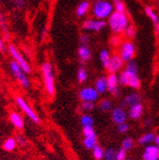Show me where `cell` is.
<instances>
[{
  "instance_id": "cell-1",
  "label": "cell",
  "mask_w": 159,
  "mask_h": 160,
  "mask_svg": "<svg viewBox=\"0 0 159 160\" xmlns=\"http://www.w3.org/2000/svg\"><path fill=\"white\" fill-rule=\"evenodd\" d=\"M108 19H109L108 24L111 30L117 34L124 32L127 27L130 25L129 17L126 14V12H113Z\"/></svg>"
},
{
  "instance_id": "cell-2",
  "label": "cell",
  "mask_w": 159,
  "mask_h": 160,
  "mask_svg": "<svg viewBox=\"0 0 159 160\" xmlns=\"http://www.w3.org/2000/svg\"><path fill=\"white\" fill-rule=\"evenodd\" d=\"M114 12L113 4L111 0H95L92 7V13L96 19L104 20L109 18Z\"/></svg>"
},
{
  "instance_id": "cell-3",
  "label": "cell",
  "mask_w": 159,
  "mask_h": 160,
  "mask_svg": "<svg viewBox=\"0 0 159 160\" xmlns=\"http://www.w3.org/2000/svg\"><path fill=\"white\" fill-rule=\"evenodd\" d=\"M43 81L45 86V91L49 96L52 97L55 94V78L52 65L50 62L43 63L41 67Z\"/></svg>"
},
{
  "instance_id": "cell-4",
  "label": "cell",
  "mask_w": 159,
  "mask_h": 160,
  "mask_svg": "<svg viewBox=\"0 0 159 160\" xmlns=\"http://www.w3.org/2000/svg\"><path fill=\"white\" fill-rule=\"evenodd\" d=\"M118 79L119 84L122 86H128L135 90L140 88V79L138 77V73L130 72L127 69L121 72V73L118 75Z\"/></svg>"
},
{
  "instance_id": "cell-5",
  "label": "cell",
  "mask_w": 159,
  "mask_h": 160,
  "mask_svg": "<svg viewBox=\"0 0 159 160\" xmlns=\"http://www.w3.org/2000/svg\"><path fill=\"white\" fill-rule=\"evenodd\" d=\"M15 101H16V104L18 105V107L22 110V112L32 120L33 123H35V124L40 123V118H39L38 114L33 111V109L28 104V102L23 97L16 96L15 97Z\"/></svg>"
},
{
  "instance_id": "cell-6",
  "label": "cell",
  "mask_w": 159,
  "mask_h": 160,
  "mask_svg": "<svg viewBox=\"0 0 159 160\" xmlns=\"http://www.w3.org/2000/svg\"><path fill=\"white\" fill-rule=\"evenodd\" d=\"M9 52L10 54L12 55V57L13 58V61L15 63L18 64V66L20 67L26 73H30L32 72V69H31V66L29 65V63L26 61V59L23 57V55L20 53L15 46L13 45H10L9 46Z\"/></svg>"
},
{
  "instance_id": "cell-7",
  "label": "cell",
  "mask_w": 159,
  "mask_h": 160,
  "mask_svg": "<svg viewBox=\"0 0 159 160\" xmlns=\"http://www.w3.org/2000/svg\"><path fill=\"white\" fill-rule=\"evenodd\" d=\"M10 69L13 74V76L16 78V80L19 82L23 88L27 89L30 86V80L26 75V72L18 66L17 63H15L14 61H12L10 63Z\"/></svg>"
},
{
  "instance_id": "cell-8",
  "label": "cell",
  "mask_w": 159,
  "mask_h": 160,
  "mask_svg": "<svg viewBox=\"0 0 159 160\" xmlns=\"http://www.w3.org/2000/svg\"><path fill=\"white\" fill-rule=\"evenodd\" d=\"M134 54H135V47L132 42L125 41L120 45L119 55H120L124 62H129L131 60H132Z\"/></svg>"
},
{
  "instance_id": "cell-9",
  "label": "cell",
  "mask_w": 159,
  "mask_h": 160,
  "mask_svg": "<svg viewBox=\"0 0 159 160\" xmlns=\"http://www.w3.org/2000/svg\"><path fill=\"white\" fill-rule=\"evenodd\" d=\"M98 96H99V93L97 92V91L92 87H85L79 92V98L81 99L82 102L94 103L98 99Z\"/></svg>"
},
{
  "instance_id": "cell-10",
  "label": "cell",
  "mask_w": 159,
  "mask_h": 160,
  "mask_svg": "<svg viewBox=\"0 0 159 160\" xmlns=\"http://www.w3.org/2000/svg\"><path fill=\"white\" fill-rule=\"evenodd\" d=\"M107 23L105 20L100 19H87L84 21L82 27L85 31H92V32H100L106 27Z\"/></svg>"
},
{
  "instance_id": "cell-11",
  "label": "cell",
  "mask_w": 159,
  "mask_h": 160,
  "mask_svg": "<svg viewBox=\"0 0 159 160\" xmlns=\"http://www.w3.org/2000/svg\"><path fill=\"white\" fill-rule=\"evenodd\" d=\"M107 91L114 96H119V79L116 73H110L107 76Z\"/></svg>"
},
{
  "instance_id": "cell-12",
  "label": "cell",
  "mask_w": 159,
  "mask_h": 160,
  "mask_svg": "<svg viewBox=\"0 0 159 160\" xmlns=\"http://www.w3.org/2000/svg\"><path fill=\"white\" fill-rule=\"evenodd\" d=\"M124 66V61L119 54H114L111 57L109 65L107 67L110 73H116L120 72Z\"/></svg>"
},
{
  "instance_id": "cell-13",
  "label": "cell",
  "mask_w": 159,
  "mask_h": 160,
  "mask_svg": "<svg viewBox=\"0 0 159 160\" xmlns=\"http://www.w3.org/2000/svg\"><path fill=\"white\" fill-rule=\"evenodd\" d=\"M112 121L117 125L126 122L127 113H126L125 110L121 107H116V108L112 109Z\"/></svg>"
},
{
  "instance_id": "cell-14",
  "label": "cell",
  "mask_w": 159,
  "mask_h": 160,
  "mask_svg": "<svg viewBox=\"0 0 159 160\" xmlns=\"http://www.w3.org/2000/svg\"><path fill=\"white\" fill-rule=\"evenodd\" d=\"M143 160H159V148L156 145H149L143 152Z\"/></svg>"
},
{
  "instance_id": "cell-15",
  "label": "cell",
  "mask_w": 159,
  "mask_h": 160,
  "mask_svg": "<svg viewBox=\"0 0 159 160\" xmlns=\"http://www.w3.org/2000/svg\"><path fill=\"white\" fill-rule=\"evenodd\" d=\"M10 121L15 129L19 131L24 129V119L20 113L16 112H12L10 113Z\"/></svg>"
},
{
  "instance_id": "cell-16",
  "label": "cell",
  "mask_w": 159,
  "mask_h": 160,
  "mask_svg": "<svg viewBox=\"0 0 159 160\" xmlns=\"http://www.w3.org/2000/svg\"><path fill=\"white\" fill-rule=\"evenodd\" d=\"M143 112H144L143 105L140 102H139V103H136V104H134V105H132V106L130 107L128 114H129L130 118L136 120V119L140 118L142 116Z\"/></svg>"
},
{
  "instance_id": "cell-17",
  "label": "cell",
  "mask_w": 159,
  "mask_h": 160,
  "mask_svg": "<svg viewBox=\"0 0 159 160\" xmlns=\"http://www.w3.org/2000/svg\"><path fill=\"white\" fill-rule=\"evenodd\" d=\"M145 12L152 21V23L154 25V29L156 31V33L159 36V17H158L157 13L154 12V10L152 8H151L149 6L145 8Z\"/></svg>"
},
{
  "instance_id": "cell-18",
  "label": "cell",
  "mask_w": 159,
  "mask_h": 160,
  "mask_svg": "<svg viewBox=\"0 0 159 160\" xmlns=\"http://www.w3.org/2000/svg\"><path fill=\"white\" fill-rule=\"evenodd\" d=\"M140 100H141V96L139 95L138 93L136 92H132L130 94H128L124 100H123V103L122 105L123 106H127V107H131L136 103H139L140 102Z\"/></svg>"
},
{
  "instance_id": "cell-19",
  "label": "cell",
  "mask_w": 159,
  "mask_h": 160,
  "mask_svg": "<svg viewBox=\"0 0 159 160\" xmlns=\"http://www.w3.org/2000/svg\"><path fill=\"white\" fill-rule=\"evenodd\" d=\"M78 56L83 62H88L92 58V51L88 45H81L78 49Z\"/></svg>"
},
{
  "instance_id": "cell-20",
  "label": "cell",
  "mask_w": 159,
  "mask_h": 160,
  "mask_svg": "<svg viewBox=\"0 0 159 160\" xmlns=\"http://www.w3.org/2000/svg\"><path fill=\"white\" fill-rule=\"evenodd\" d=\"M90 8H91V3L88 1V0H84V1H82L76 8V11H75L76 16H78V17L85 16L87 14V12H89Z\"/></svg>"
},
{
  "instance_id": "cell-21",
  "label": "cell",
  "mask_w": 159,
  "mask_h": 160,
  "mask_svg": "<svg viewBox=\"0 0 159 160\" xmlns=\"http://www.w3.org/2000/svg\"><path fill=\"white\" fill-rule=\"evenodd\" d=\"M94 89L98 93H104L107 92V79L106 77H99L95 81Z\"/></svg>"
},
{
  "instance_id": "cell-22",
  "label": "cell",
  "mask_w": 159,
  "mask_h": 160,
  "mask_svg": "<svg viewBox=\"0 0 159 160\" xmlns=\"http://www.w3.org/2000/svg\"><path fill=\"white\" fill-rule=\"evenodd\" d=\"M154 139H155V134L153 132H147L139 138L138 142L141 145H147L154 142Z\"/></svg>"
},
{
  "instance_id": "cell-23",
  "label": "cell",
  "mask_w": 159,
  "mask_h": 160,
  "mask_svg": "<svg viewBox=\"0 0 159 160\" xmlns=\"http://www.w3.org/2000/svg\"><path fill=\"white\" fill-rule=\"evenodd\" d=\"M16 146H17L16 140L13 137H10V138L6 139L5 141H4V143H3V149L6 152H12V151H14Z\"/></svg>"
},
{
  "instance_id": "cell-24",
  "label": "cell",
  "mask_w": 159,
  "mask_h": 160,
  "mask_svg": "<svg viewBox=\"0 0 159 160\" xmlns=\"http://www.w3.org/2000/svg\"><path fill=\"white\" fill-rule=\"evenodd\" d=\"M111 54H110V52L108 50H102L99 53V58H100V61L103 65L104 68L107 69L108 65H109V62L111 60Z\"/></svg>"
},
{
  "instance_id": "cell-25",
  "label": "cell",
  "mask_w": 159,
  "mask_h": 160,
  "mask_svg": "<svg viewBox=\"0 0 159 160\" xmlns=\"http://www.w3.org/2000/svg\"><path fill=\"white\" fill-rule=\"evenodd\" d=\"M83 145L87 150H92L97 146V138L95 137H85L83 140Z\"/></svg>"
},
{
  "instance_id": "cell-26",
  "label": "cell",
  "mask_w": 159,
  "mask_h": 160,
  "mask_svg": "<svg viewBox=\"0 0 159 160\" xmlns=\"http://www.w3.org/2000/svg\"><path fill=\"white\" fill-rule=\"evenodd\" d=\"M80 122L83 128L86 127H93V118L89 114H82L80 118Z\"/></svg>"
},
{
  "instance_id": "cell-27",
  "label": "cell",
  "mask_w": 159,
  "mask_h": 160,
  "mask_svg": "<svg viewBox=\"0 0 159 160\" xmlns=\"http://www.w3.org/2000/svg\"><path fill=\"white\" fill-rule=\"evenodd\" d=\"M104 154H105V151L103 150L102 147L100 146H95L92 149V155L96 160H101L104 158Z\"/></svg>"
},
{
  "instance_id": "cell-28",
  "label": "cell",
  "mask_w": 159,
  "mask_h": 160,
  "mask_svg": "<svg viewBox=\"0 0 159 160\" xmlns=\"http://www.w3.org/2000/svg\"><path fill=\"white\" fill-rule=\"evenodd\" d=\"M112 4H113V8H114V12H125L126 11V7L125 4L122 0H112Z\"/></svg>"
},
{
  "instance_id": "cell-29",
  "label": "cell",
  "mask_w": 159,
  "mask_h": 160,
  "mask_svg": "<svg viewBox=\"0 0 159 160\" xmlns=\"http://www.w3.org/2000/svg\"><path fill=\"white\" fill-rule=\"evenodd\" d=\"M99 109H100L102 112H109V111H112V101L108 99H104L102 101L99 103Z\"/></svg>"
},
{
  "instance_id": "cell-30",
  "label": "cell",
  "mask_w": 159,
  "mask_h": 160,
  "mask_svg": "<svg viewBox=\"0 0 159 160\" xmlns=\"http://www.w3.org/2000/svg\"><path fill=\"white\" fill-rule=\"evenodd\" d=\"M87 79H88L87 71L84 68H79V70L77 71V80L80 83H84L87 81Z\"/></svg>"
},
{
  "instance_id": "cell-31",
  "label": "cell",
  "mask_w": 159,
  "mask_h": 160,
  "mask_svg": "<svg viewBox=\"0 0 159 160\" xmlns=\"http://www.w3.org/2000/svg\"><path fill=\"white\" fill-rule=\"evenodd\" d=\"M105 160H116V151L112 148H109L105 151Z\"/></svg>"
},
{
  "instance_id": "cell-32",
  "label": "cell",
  "mask_w": 159,
  "mask_h": 160,
  "mask_svg": "<svg viewBox=\"0 0 159 160\" xmlns=\"http://www.w3.org/2000/svg\"><path fill=\"white\" fill-rule=\"evenodd\" d=\"M133 145H134L133 139L131 137H127L123 140V142H122V149L127 152V151H130L133 147Z\"/></svg>"
},
{
  "instance_id": "cell-33",
  "label": "cell",
  "mask_w": 159,
  "mask_h": 160,
  "mask_svg": "<svg viewBox=\"0 0 159 160\" xmlns=\"http://www.w3.org/2000/svg\"><path fill=\"white\" fill-rule=\"evenodd\" d=\"M125 35L128 37V38H133L135 36V33H136V31H135V28L132 25H129L127 27V29L125 30L124 32Z\"/></svg>"
},
{
  "instance_id": "cell-34",
  "label": "cell",
  "mask_w": 159,
  "mask_h": 160,
  "mask_svg": "<svg viewBox=\"0 0 159 160\" xmlns=\"http://www.w3.org/2000/svg\"><path fill=\"white\" fill-rule=\"evenodd\" d=\"M83 134L85 137H95L96 136V133L93 130V127L83 128Z\"/></svg>"
},
{
  "instance_id": "cell-35",
  "label": "cell",
  "mask_w": 159,
  "mask_h": 160,
  "mask_svg": "<svg viewBox=\"0 0 159 160\" xmlns=\"http://www.w3.org/2000/svg\"><path fill=\"white\" fill-rule=\"evenodd\" d=\"M126 69L129 70L130 72H135V73H138V70H137V65L136 63L133 61V60H131V61L127 62V65H126Z\"/></svg>"
},
{
  "instance_id": "cell-36",
  "label": "cell",
  "mask_w": 159,
  "mask_h": 160,
  "mask_svg": "<svg viewBox=\"0 0 159 160\" xmlns=\"http://www.w3.org/2000/svg\"><path fill=\"white\" fill-rule=\"evenodd\" d=\"M116 160H127V152L122 148L116 151Z\"/></svg>"
},
{
  "instance_id": "cell-37",
  "label": "cell",
  "mask_w": 159,
  "mask_h": 160,
  "mask_svg": "<svg viewBox=\"0 0 159 160\" xmlns=\"http://www.w3.org/2000/svg\"><path fill=\"white\" fill-rule=\"evenodd\" d=\"M81 108L85 112H91L94 109V103H92V102H82Z\"/></svg>"
},
{
  "instance_id": "cell-38",
  "label": "cell",
  "mask_w": 159,
  "mask_h": 160,
  "mask_svg": "<svg viewBox=\"0 0 159 160\" xmlns=\"http://www.w3.org/2000/svg\"><path fill=\"white\" fill-rule=\"evenodd\" d=\"M129 129H130V126H129V124L126 123V122L119 124L118 127H117V130H118V132H120V133H125V132H127L129 131Z\"/></svg>"
},
{
  "instance_id": "cell-39",
  "label": "cell",
  "mask_w": 159,
  "mask_h": 160,
  "mask_svg": "<svg viewBox=\"0 0 159 160\" xmlns=\"http://www.w3.org/2000/svg\"><path fill=\"white\" fill-rule=\"evenodd\" d=\"M15 140H16L17 145L25 146V145L27 144L26 139H25V138H24V136H22V135H17V136H16V138H15Z\"/></svg>"
},
{
  "instance_id": "cell-40",
  "label": "cell",
  "mask_w": 159,
  "mask_h": 160,
  "mask_svg": "<svg viewBox=\"0 0 159 160\" xmlns=\"http://www.w3.org/2000/svg\"><path fill=\"white\" fill-rule=\"evenodd\" d=\"M0 26H1V28H2V30H3V32L6 33V32H7V31H8V28H7V25H6L5 18H4V16H3L2 14L0 15Z\"/></svg>"
},
{
  "instance_id": "cell-41",
  "label": "cell",
  "mask_w": 159,
  "mask_h": 160,
  "mask_svg": "<svg viewBox=\"0 0 159 160\" xmlns=\"http://www.w3.org/2000/svg\"><path fill=\"white\" fill-rule=\"evenodd\" d=\"M13 3H14V6L17 9H21L25 5V1H24V0H13Z\"/></svg>"
},
{
  "instance_id": "cell-42",
  "label": "cell",
  "mask_w": 159,
  "mask_h": 160,
  "mask_svg": "<svg viewBox=\"0 0 159 160\" xmlns=\"http://www.w3.org/2000/svg\"><path fill=\"white\" fill-rule=\"evenodd\" d=\"M80 42H81V45H87L89 42V36L85 33L82 34L80 36Z\"/></svg>"
},
{
  "instance_id": "cell-43",
  "label": "cell",
  "mask_w": 159,
  "mask_h": 160,
  "mask_svg": "<svg viewBox=\"0 0 159 160\" xmlns=\"http://www.w3.org/2000/svg\"><path fill=\"white\" fill-rule=\"evenodd\" d=\"M0 51H1V52H5L6 51V47H5L4 41H3V39L1 37H0Z\"/></svg>"
},
{
  "instance_id": "cell-44",
  "label": "cell",
  "mask_w": 159,
  "mask_h": 160,
  "mask_svg": "<svg viewBox=\"0 0 159 160\" xmlns=\"http://www.w3.org/2000/svg\"><path fill=\"white\" fill-rule=\"evenodd\" d=\"M154 142H155V145L159 148V136H155Z\"/></svg>"
},
{
  "instance_id": "cell-45",
  "label": "cell",
  "mask_w": 159,
  "mask_h": 160,
  "mask_svg": "<svg viewBox=\"0 0 159 160\" xmlns=\"http://www.w3.org/2000/svg\"><path fill=\"white\" fill-rule=\"evenodd\" d=\"M151 123H152V120L151 119H147L145 124H146V126H149V125H151Z\"/></svg>"
},
{
  "instance_id": "cell-46",
  "label": "cell",
  "mask_w": 159,
  "mask_h": 160,
  "mask_svg": "<svg viewBox=\"0 0 159 160\" xmlns=\"http://www.w3.org/2000/svg\"><path fill=\"white\" fill-rule=\"evenodd\" d=\"M128 160H132V159H128Z\"/></svg>"
}]
</instances>
